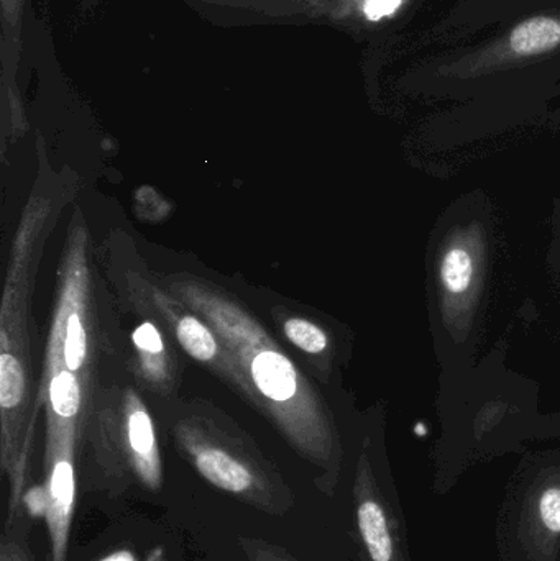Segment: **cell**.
Masks as SVG:
<instances>
[{
  "label": "cell",
  "instance_id": "obj_1",
  "mask_svg": "<svg viewBox=\"0 0 560 561\" xmlns=\"http://www.w3.org/2000/svg\"><path fill=\"white\" fill-rule=\"evenodd\" d=\"M487 236L480 222L454 227L437 255V296L444 327L454 339L469 335L485 279Z\"/></svg>",
  "mask_w": 560,
  "mask_h": 561
},
{
  "label": "cell",
  "instance_id": "obj_2",
  "mask_svg": "<svg viewBox=\"0 0 560 561\" xmlns=\"http://www.w3.org/2000/svg\"><path fill=\"white\" fill-rule=\"evenodd\" d=\"M75 467L68 454L56 458L49 473L45 496V516L52 534L53 561H66L69 527L75 510Z\"/></svg>",
  "mask_w": 560,
  "mask_h": 561
},
{
  "label": "cell",
  "instance_id": "obj_3",
  "mask_svg": "<svg viewBox=\"0 0 560 561\" xmlns=\"http://www.w3.org/2000/svg\"><path fill=\"white\" fill-rule=\"evenodd\" d=\"M193 460L197 471L219 490L236 496H256L255 474L242 461L216 447H196Z\"/></svg>",
  "mask_w": 560,
  "mask_h": 561
},
{
  "label": "cell",
  "instance_id": "obj_4",
  "mask_svg": "<svg viewBox=\"0 0 560 561\" xmlns=\"http://www.w3.org/2000/svg\"><path fill=\"white\" fill-rule=\"evenodd\" d=\"M252 376L260 392L273 401H288L296 394L295 368L282 353H259L252 362Z\"/></svg>",
  "mask_w": 560,
  "mask_h": 561
},
{
  "label": "cell",
  "instance_id": "obj_5",
  "mask_svg": "<svg viewBox=\"0 0 560 561\" xmlns=\"http://www.w3.org/2000/svg\"><path fill=\"white\" fill-rule=\"evenodd\" d=\"M128 444L134 451L135 467H137L141 481L157 490L161 483V471L153 424H151L150 415L141 409L132 412L128 417Z\"/></svg>",
  "mask_w": 560,
  "mask_h": 561
},
{
  "label": "cell",
  "instance_id": "obj_6",
  "mask_svg": "<svg viewBox=\"0 0 560 561\" xmlns=\"http://www.w3.org/2000/svg\"><path fill=\"white\" fill-rule=\"evenodd\" d=\"M358 529L374 561H391L393 543L388 530L387 517L377 501H362L357 511Z\"/></svg>",
  "mask_w": 560,
  "mask_h": 561
},
{
  "label": "cell",
  "instance_id": "obj_7",
  "mask_svg": "<svg viewBox=\"0 0 560 561\" xmlns=\"http://www.w3.org/2000/svg\"><path fill=\"white\" fill-rule=\"evenodd\" d=\"M560 42V23L555 19L528 20L513 30L510 45L516 55L528 56L536 53L549 51Z\"/></svg>",
  "mask_w": 560,
  "mask_h": 561
},
{
  "label": "cell",
  "instance_id": "obj_8",
  "mask_svg": "<svg viewBox=\"0 0 560 561\" xmlns=\"http://www.w3.org/2000/svg\"><path fill=\"white\" fill-rule=\"evenodd\" d=\"M178 340H180L181 346L199 362H209L216 356V340L210 335L209 330L194 317H184L180 320Z\"/></svg>",
  "mask_w": 560,
  "mask_h": 561
},
{
  "label": "cell",
  "instance_id": "obj_9",
  "mask_svg": "<svg viewBox=\"0 0 560 561\" xmlns=\"http://www.w3.org/2000/svg\"><path fill=\"white\" fill-rule=\"evenodd\" d=\"M49 398L56 414L66 419L75 417L81 408V389L75 375L69 371L56 375L49 386Z\"/></svg>",
  "mask_w": 560,
  "mask_h": 561
},
{
  "label": "cell",
  "instance_id": "obj_10",
  "mask_svg": "<svg viewBox=\"0 0 560 561\" xmlns=\"http://www.w3.org/2000/svg\"><path fill=\"white\" fill-rule=\"evenodd\" d=\"M25 394L23 369L15 356L2 353L0 356V404L3 409H13L22 402Z\"/></svg>",
  "mask_w": 560,
  "mask_h": 561
},
{
  "label": "cell",
  "instance_id": "obj_11",
  "mask_svg": "<svg viewBox=\"0 0 560 561\" xmlns=\"http://www.w3.org/2000/svg\"><path fill=\"white\" fill-rule=\"evenodd\" d=\"M285 333L293 343L302 352L316 353L324 352L328 346V336L315 323L302 319H289L285 323Z\"/></svg>",
  "mask_w": 560,
  "mask_h": 561
},
{
  "label": "cell",
  "instance_id": "obj_12",
  "mask_svg": "<svg viewBox=\"0 0 560 561\" xmlns=\"http://www.w3.org/2000/svg\"><path fill=\"white\" fill-rule=\"evenodd\" d=\"M85 358V332L81 319L72 313L66 327L65 359L69 371L81 368Z\"/></svg>",
  "mask_w": 560,
  "mask_h": 561
},
{
  "label": "cell",
  "instance_id": "obj_13",
  "mask_svg": "<svg viewBox=\"0 0 560 561\" xmlns=\"http://www.w3.org/2000/svg\"><path fill=\"white\" fill-rule=\"evenodd\" d=\"M541 517L552 533H560V490L552 488L541 497Z\"/></svg>",
  "mask_w": 560,
  "mask_h": 561
},
{
  "label": "cell",
  "instance_id": "obj_14",
  "mask_svg": "<svg viewBox=\"0 0 560 561\" xmlns=\"http://www.w3.org/2000/svg\"><path fill=\"white\" fill-rule=\"evenodd\" d=\"M134 342L138 348L144 350V352L160 353L163 350V343H161L160 333L155 329V325L151 323H141L134 333Z\"/></svg>",
  "mask_w": 560,
  "mask_h": 561
},
{
  "label": "cell",
  "instance_id": "obj_15",
  "mask_svg": "<svg viewBox=\"0 0 560 561\" xmlns=\"http://www.w3.org/2000/svg\"><path fill=\"white\" fill-rule=\"evenodd\" d=\"M403 0H365L364 12L368 20L378 22L384 16L393 15Z\"/></svg>",
  "mask_w": 560,
  "mask_h": 561
},
{
  "label": "cell",
  "instance_id": "obj_16",
  "mask_svg": "<svg viewBox=\"0 0 560 561\" xmlns=\"http://www.w3.org/2000/svg\"><path fill=\"white\" fill-rule=\"evenodd\" d=\"M247 553L252 561H295L278 549L266 546V543L250 542L247 543Z\"/></svg>",
  "mask_w": 560,
  "mask_h": 561
},
{
  "label": "cell",
  "instance_id": "obj_17",
  "mask_svg": "<svg viewBox=\"0 0 560 561\" xmlns=\"http://www.w3.org/2000/svg\"><path fill=\"white\" fill-rule=\"evenodd\" d=\"M2 561H32L28 559V553L19 546V543L10 542L3 543L2 547Z\"/></svg>",
  "mask_w": 560,
  "mask_h": 561
},
{
  "label": "cell",
  "instance_id": "obj_18",
  "mask_svg": "<svg viewBox=\"0 0 560 561\" xmlns=\"http://www.w3.org/2000/svg\"><path fill=\"white\" fill-rule=\"evenodd\" d=\"M101 561H137L128 550H121V552L112 553V556L105 557Z\"/></svg>",
  "mask_w": 560,
  "mask_h": 561
}]
</instances>
